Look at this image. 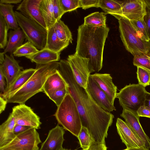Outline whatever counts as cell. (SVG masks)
<instances>
[{
  "label": "cell",
  "mask_w": 150,
  "mask_h": 150,
  "mask_svg": "<svg viewBox=\"0 0 150 150\" xmlns=\"http://www.w3.org/2000/svg\"><path fill=\"white\" fill-rule=\"evenodd\" d=\"M59 62L57 70L67 84L68 93L76 104L82 126L87 129L95 142L105 144L114 115L97 105L86 89L77 83L67 60L61 59Z\"/></svg>",
  "instance_id": "6da1fadb"
},
{
  "label": "cell",
  "mask_w": 150,
  "mask_h": 150,
  "mask_svg": "<svg viewBox=\"0 0 150 150\" xmlns=\"http://www.w3.org/2000/svg\"><path fill=\"white\" fill-rule=\"evenodd\" d=\"M109 28L83 24L78 29L75 53L89 59L88 68L91 73L99 72L103 66V52Z\"/></svg>",
  "instance_id": "7a4b0ae2"
},
{
  "label": "cell",
  "mask_w": 150,
  "mask_h": 150,
  "mask_svg": "<svg viewBox=\"0 0 150 150\" xmlns=\"http://www.w3.org/2000/svg\"><path fill=\"white\" fill-rule=\"evenodd\" d=\"M59 65L58 62L36 64L34 74L23 86L6 98L7 103L25 104L33 96L43 91L46 79L58 69Z\"/></svg>",
  "instance_id": "3957f363"
},
{
  "label": "cell",
  "mask_w": 150,
  "mask_h": 150,
  "mask_svg": "<svg viewBox=\"0 0 150 150\" xmlns=\"http://www.w3.org/2000/svg\"><path fill=\"white\" fill-rule=\"evenodd\" d=\"M109 14L118 20L120 38L126 50L134 57L150 52V41L142 40L130 21L115 14Z\"/></svg>",
  "instance_id": "277c9868"
},
{
  "label": "cell",
  "mask_w": 150,
  "mask_h": 150,
  "mask_svg": "<svg viewBox=\"0 0 150 150\" xmlns=\"http://www.w3.org/2000/svg\"><path fill=\"white\" fill-rule=\"evenodd\" d=\"M54 115L64 129L78 137L82 126L77 107L69 93L57 107Z\"/></svg>",
  "instance_id": "5b68a950"
},
{
  "label": "cell",
  "mask_w": 150,
  "mask_h": 150,
  "mask_svg": "<svg viewBox=\"0 0 150 150\" xmlns=\"http://www.w3.org/2000/svg\"><path fill=\"white\" fill-rule=\"evenodd\" d=\"M19 26L26 40L40 50L45 48L47 38L46 29L36 22L27 18L19 12L15 11Z\"/></svg>",
  "instance_id": "8992f818"
},
{
  "label": "cell",
  "mask_w": 150,
  "mask_h": 150,
  "mask_svg": "<svg viewBox=\"0 0 150 150\" xmlns=\"http://www.w3.org/2000/svg\"><path fill=\"white\" fill-rule=\"evenodd\" d=\"M147 92L145 87L139 83H130L117 93L116 98L123 109L137 113L138 109L144 105Z\"/></svg>",
  "instance_id": "52a82bcc"
},
{
  "label": "cell",
  "mask_w": 150,
  "mask_h": 150,
  "mask_svg": "<svg viewBox=\"0 0 150 150\" xmlns=\"http://www.w3.org/2000/svg\"><path fill=\"white\" fill-rule=\"evenodd\" d=\"M41 143L36 129L30 127L16 136L7 144L0 147V150H39Z\"/></svg>",
  "instance_id": "ba28073f"
},
{
  "label": "cell",
  "mask_w": 150,
  "mask_h": 150,
  "mask_svg": "<svg viewBox=\"0 0 150 150\" xmlns=\"http://www.w3.org/2000/svg\"><path fill=\"white\" fill-rule=\"evenodd\" d=\"M67 60L76 82L80 86L86 89L91 74L88 68L89 59L75 53L69 55Z\"/></svg>",
  "instance_id": "9c48e42d"
},
{
  "label": "cell",
  "mask_w": 150,
  "mask_h": 150,
  "mask_svg": "<svg viewBox=\"0 0 150 150\" xmlns=\"http://www.w3.org/2000/svg\"><path fill=\"white\" fill-rule=\"evenodd\" d=\"M15 118L16 125L34 128H40L42 124L40 117L29 107L25 104L14 106L11 112Z\"/></svg>",
  "instance_id": "30bf717a"
},
{
  "label": "cell",
  "mask_w": 150,
  "mask_h": 150,
  "mask_svg": "<svg viewBox=\"0 0 150 150\" xmlns=\"http://www.w3.org/2000/svg\"><path fill=\"white\" fill-rule=\"evenodd\" d=\"M146 7L144 0L123 1L121 9L112 13L130 21L143 19L146 14Z\"/></svg>",
  "instance_id": "8fae6325"
},
{
  "label": "cell",
  "mask_w": 150,
  "mask_h": 150,
  "mask_svg": "<svg viewBox=\"0 0 150 150\" xmlns=\"http://www.w3.org/2000/svg\"><path fill=\"white\" fill-rule=\"evenodd\" d=\"M90 75L86 89L91 98L97 105L105 111L110 112L116 110V108L110 102L106 94Z\"/></svg>",
  "instance_id": "7c38bea8"
},
{
  "label": "cell",
  "mask_w": 150,
  "mask_h": 150,
  "mask_svg": "<svg viewBox=\"0 0 150 150\" xmlns=\"http://www.w3.org/2000/svg\"><path fill=\"white\" fill-rule=\"evenodd\" d=\"M116 126L117 132L127 148H139L144 146L141 139L125 122L118 118Z\"/></svg>",
  "instance_id": "4fadbf2b"
},
{
  "label": "cell",
  "mask_w": 150,
  "mask_h": 150,
  "mask_svg": "<svg viewBox=\"0 0 150 150\" xmlns=\"http://www.w3.org/2000/svg\"><path fill=\"white\" fill-rule=\"evenodd\" d=\"M41 1L23 0L17 7L16 10L26 17L36 22L47 30L45 23L40 10Z\"/></svg>",
  "instance_id": "5bb4252c"
},
{
  "label": "cell",
  "mask_w": 150,
  "mask_h": 150,
  "mask_svg": "<svg viewBox=\"0 0 150 150\" xmlns=\"http://www.w3.org/2000/svg\"><path fill=\"white\" fill-rule=\"evenodd\" d=\"M23 69V67L19 65L18 62L14 58L13 54H11L10 55L5 54V60L3 64L0 65V70L4 75L6 83V92Z\"/></svg>",
  "instance_id": "9a60e30c"
},
{
  "label": "cell",
  "mask_w": 150,
  "mask_h": 150,
  "mask_svg": "<svg viewBox=\"0 0 150 150\" xmlns=\"http://www.w3.org/2000/svg\"><path fill=\"white\" fill-rule=\"evenodd\" d=\"M65 133L62 127L58 124L50 129L45 140L42 143L39 150H61L64 139Z\"/></svg>",
  "instance_id": "2e32d148"
},
{
  "label": "cell",
  "mask_w": 150,
  "mask_h": 150,
  "mask_svg": "<svg viewBox=\"0 0 150 150\" xmlns=\"http://www.w3.org/2000/svg\"><path fill=\"white\" fill-rule=\"evenodd\" d=\"M120 116L130 126L142 141L144 146L150 149V138L146 134L139 122V117L137 114L129 110L123 109Z\"/></svg>",
  "instance_id": "e0dca14e"
},
{
  "label": "cell",
  "mask_w": 150,
  "mask_h": 150,
  "mask_svg": "<svg viewBox=\"0 0 150 150\" xmlns=\"http://www.w3.org/2000/svg\"><path fill=\"white\" fill-rule=\"evenodd\" d=\"M90 76L105 93L110 102L114 105V100L116 98L117 88L113 83L110 75L96 73Z\"/></svg>",
  "instance_id": "ac0fdd59"
},
{
  "label": "cell",
  "mask_w": 150,
  "mask_h": 150,
  "mask_svg": "<svg viewBox=\"0 0 150 150\" xmlns=\"http://www.w3.org/2000/svg\"><path fill=\"white\" fill-rule=\"evenodd\" d=\"M16 124L15 118L11 112L0 126V147L7 144L15 137L13 129Z\"/></svg>",
  "instance_id": "d6986e66"
},
{
  "label": "cell",
  "mask_w": 150,
  "mask_h": 150,
  "mask_svg": "<svg viewBox=\"0 0 150 150\" xmlns=\"http://www.w3.org/2000/svg\"><path fill=\"white\" fill-rule=\"evenodd\" d=\"M57 69L47 78L44 84L43 91L47 96L56 91L67 88L65 81Z\"/></svg>",
  "instance_id": "ffe728a7"
},
{
  "label": "cell",
  "mask_w": 150,
  "mask_h": 150,
  "mask_svg": "<svg viewBox=\"0 0 150 150\" xmlns=\"http://www.w3.org/2000/svg\"><path fill=\"white\" fill-rule=\"evenodd\" d=\"M60 53L53 52L45 48L25 57L36 64H45L53 62H57L60 58Z\"/></svg>",
  "instance_id": "44dd1931"
},
{
  "label": "cell",
  "mask_w": 150,
  "mask_h": 150,
  "mask_svg": "<svg viewBox=\"0 0 150 150\" xmlns=\"http://www.w3.org/2000/svg\"><path fill=\"white\" fill-rule=\"evenodd\" d=\"M8 40L4 52L5 54L8 52L13 53L18 47L23 44L25 38V35L21 28L19 27L14 30H11L8 34Z\"/></svg>",
  "instance_id": "7402d4cb"
},
{
  "label": "cell",
  "mask_w": 150,
  "mask_h": 150,
  "mask_svg": "<svg viewBox=\"0 0 150 150\" xmlns=\"http://www.w3.org/2000/svg\"><path fill=\"white\" fill-rule=\"evenodd\" d=\"M36 69L29 68L22 71L15 80L9 89L2 95L6 98L23 86L31 77Z\"/></svg>",
  "instance_id": "603a6c76"
},
{
  "label": "cell",
  "mask_w": 150,
  "mask_h": 150,
  "mask_svg": "<svg viewBox=\"0 0 150 150\" xmlns=\"http://www.w3.org/2000/svg\"><path fill=\"white\" fill-rule=\"evenodd\" d=\"M47 31L45 48L57 53L61 52L66 48L69 43L61 41L58 37L54 26Z\"/></svg>",
  "instance_id": "cb8c5ba5"
},
{
  "label": "cell",
  "mask_w": 150,
  "mask_h": 150,
  "mask_svg": "<svg viewBox=\"0 0 150 150\" xmlns=\"http://www.w3.org/2000/svg\"><path fill=\"white\" fill-rule=\"evenodd\" d=\"M40 8L47 30L53 26L56 21L54 15L52 0H42Z\"/></svg>",
  "instance_id": "d4e9b609"
},
{
  "label": "cell",
  "mask_w": 150,
  "mask_h": 150,
  "mask_svg": "<svg viewBox=\"0 0 150 150\" xmlns=\"http://www.w3.org/2000/svg\"><path fill=\"white\" fill-rule=\"evenodd\" d=\"M13 5L0 3V14L4 18L9 29L16 30L19 27L15 12Z\"/></svg>",
  "instance_id": "484cf974"
},
{
  "label": "cell",
  "mask_w": 150,
  "mask_h": 150,
  "mask_svg": "<svg viewBox=\"0 0 150 150\" xmlns=\"http://www.w3.org/2000/svg\"><path fill=\"white\" fill-rule=\"evenodd\" d=\"M54 27L58 37L61 41L72 43L73 38L71 33L63 21L61 19L57 21Z\"/></svg>",
  "instance_id": "4316f807"
},
{
  "label": "cell",
  "mask_w": 150,
  "mask_h": 150,
  "mask_svg": "<svg viewBox=\"0 0 150 150\" xmlns=\"http://www.w3.org/2000/svg\"><path fill=\"white\" fill-rule=\"evenodd\" d=\"M106 17L103 12H99L91 13L84 18V25L96 27H105Z\"/></svg>",
  "instance_id": "83f0119b"
},
{
  "label": "cell",
  "mask_w": 150,
  "mask_h": 150,
  "mask_svg": "<svg viewBox=\"0 0 150 150\" xmlns=\"http://www.w3.org/2000/svg\"><path fill=\"white\" fill-rule=\"evenodd\" d=\"M123 1L112 0H99V7L107 14L114 13L121 8Z\"/></svg>",
  "instance_id": "f1b7e54d"
},
{
  "label": "cell",
  "mask_w": 150,
  "mask_h": 150,
  "mask_svg": "<svg viewBox=\"0 0 150 150\" xmlns=\"http://www.w3.org/2000/svg\"><path fill=\"white\" fill-rule=\"evenodd\" d=\"M39 51L31 42L28 41L17 48L13 53L17 57H26L32 54Z\"/></svg>",
  "instance_id": "f546056e"
},
{
  "label": "cell",
  "mask_w": 150,
  "mask_h": 150,
  "mask_svg": "<svg viewBox=\"0 0 150 150\" xmlns=\"http://www.w3.org/2000/svg\"><path fill=\"white\" fill-rule=\"evenodd\" d=\"M77 138L83 150L88 149L94 141L87 129L83 126Z\"/></svg>",
  "instance_id": "4dcf8cb0"
},
{
  "label": "cell",
  "mask_w": 150,
  "mask_h": 150,
  "mask_svg": "<svg viewBox=\"0 0 150 150\" xmlns=\"http://www.w3.org/2000/svg\"><path fill=\"white\" fill-rule=\"evenodd\" d=\"M144 40L150 41L146 25L143 19L130 21Z\"/></svg>",
  "instance_id": "1f68e13d"
},
{
  "label": "cell",
  "mask_w": 150,
  "mask_h": 150,
  "mask_svg": "<svg viewBox=\"0 0 150 150\" xmlns=\"http://www.w3.org/2000/svg\"><path fill=\"white\" fill-rule=\"evenodd\" d=\"M133 63L134 66L143 68L150 73V52L134 57Z\"/></svg>",
  "instance_id": "d6a6232c"
},
{
  "label": "cell",
  "mask_w": 150,
  "mask_h": 150,
  "mask_svg": "<svg viewBox=\"0 0 150 150\" xmlns=\"http://www.w3.org/2000/svg\"><path fill=\"white\" fill-rule=\"evenodd\" d=\"M9 29L2 16L0 14V48L4 49L8 43V31Z\"/></svg>",
  "instance_id": "836d02e7"
},
{
  "label": "cell",
  "mask_w": 150,
  "mask_h": 150,
  "mask_svg": "<svg viewBox=\"0 0 150 150\" xmlns=\"http://www.w3.org/2000/svg\"><path fill=\"white\" fill-rule=\"evenodd\" d=\"M137 77L139 84L145 87L150 84V73L145 69L137 67Z\"/></svg>",
  "instance_id": "e575fe53"
},
{
  "label": "cell",
  "mask_w": 150,
  "mask_h": 150,
  "mask_svg": "<svg viewBox=\"0 0 150 150\" xmlns=\"http://www.w3.org/2000/svg\"><path fill=\"white\" fill-rule=\"evenodd\" d=\"M59 2L64 13L80 7V0H59Z\"/></svg>",
  "instance_id": "d590c367"
},
{
  "label": "cell",
  "mask_w": 150,
  "mask_h": 150,
  "mask_svg": "<svg viewBox=\"0 0 150 150\" xmlns=\"http://www.w3.org/2000/svg\"><path fill=\"white\" fill-rule=\"evenodd\" d=\"M68 93L67 88L56 91L48 97L55 104L57 107L62 103Z\"/></svg>",
  "instance_id": "8d00e7d4"
},
{
  "label": "cell",
  "mask_w": 150,
  "mask_h": 150,
  "mask_svg": "<svg viewBox=\"0 0 150 150\" xmlns=\"http://www.w3.org/2000/svg\"><path fill=\"white\" fill-rule=\"evenodd\" d=\"M54 18L57 21L60 19L64 13L62 8L59 0H52Z\"/></svg>",
  "instance_id": "74e56055"
},
{
  "label": "cell",
  "mask_w": 150,
  "mask_h": 150,
  "mask_svg": "<svg viewBox=\"0 0 150 150\" xmlns=\"http://www.w3.org/2000/svg\"><path fill=\"white\" fill-rule=\"evenodd\" d=\"M99 0H80V7L85 10L92 7L98 8Z\"/></svg>",
  "instance_id": "f35d334b"
},
{
  "label": "cell",
  "mask_w": 150,
  "mask_h": 150,
  "mask_svg": "<svg viewBox=\"0 0 150 150\" xmlns=\"http://www.w3.org/2000/svg\"><path fill=\"white\" fill-rule=\"evenodd\" d=\"M137 114L139 117L150 118V108L145 105L142 106L138 110Z\"/></svg>",
  "instance_id": "ab89813d"
},
{
  "label": "cell",
  "mask_w": 150,
  "mask_h": 150,
  "mask_svg": "<svg viewBox=\"0 0 150 150\" xmlns=\"http://www.w3.org/2000/svg\"><path fill=\"white\" fill-rule=\"evenodd\" d=\"M86 150H107V147L105 144L98 143L93 141Z\"/></svg>",
  "instance_id": "60d3db41"
},
{
  "label": "cell",
  "mask_w": 150,
  "mask_h": 150,
  "mask_svg": "<svg viewBox=\"0 0 150 150\" xmlns=\"http://www.w3.org/2000/svg\"><path fill=\"white\" fill-rule=\"evenodd\" d=\"M5 78L1 70H0V94L4 95L6 92V83Z\"/></svg>",
  "instance_id": "b9f144b4"
},
{
  "label": "cell",
  "mask_w": 150,
  "mask_h": 150,
  "mask_svg": "<svg viewBox=\"0 0 150 150\" xmlns=\"http://www.w3.org/2000/svg\"><path fill=\"white\" fill-rule=\"evenodd\" d=\"M146 15L144 19L147 27L148 36L150 40V7L146 6Z\"/></svg>",
  "instance_id": "7bdbcfd3"
},
{
  "label": "cell",
  "mask_w": 150,
  "mask_h": 150,
  "mask_svg": "<svg viewBox=\"0 0 150 150\" xmlns=\"http://www.w3.org/2000/svg\"><path fill=\"white\" fill-rule=\"evenodd\" d=\"M30 127H31L16 124L13 129L14 133L16 135L25 131Z\"/></svg>",
  "instance_id": "ee69618b"
},
{
  "label": "cell",
  "mask_w": 150,
  "mask_h": 150,
  "mask_svg": "<svg viewBox=\"0 0 150 150\" xmlns=\"http://www.w3.org/2000/svg\"><path fill=\"white\" fill-rule=\"evenodd\" d=\"M8 103L6 99L2 95H0V113L4 111Z\"/></svg>",
  "instance_id": "f6af8a7d"
},
{
  "label": "cell",
  "mask_w": 150,
  "mask_h": 150,
  "mask_svg": "<svg viewBox=\"0 0 150 150\" xmlns=\"http://www.w3.org/2000/svg\"><path fill=\"white\" fill-rule=\"evenodd\" d=\"M22 1V0H0V3L10 4H17L21 3Z\"/></svg>",
  "instance_id": "bcb514c9"
},
{
  "label": "cell",
  "mask_w": 150,
  "mask_h": 150,
  "mask_svg": "<svg viewBox=\"0 0 150 150\" xmlns=\"http://www.w3.org/2000/svg\"><path fill=\"white\" fill-rule=\"evenodd\" d=\"M144 105L150 108V93L148 92L146 93Z\"/></svg>",
  "instance_id": "7dc6e473"
},
{
  "label": "cell",
  "mask_w": 150,
  "mask_h": 150,
  "mask_svg": "<svg viewBox=\"0 0 150 150\" xmlns=\"http://www.w3.org/2000/svg\"><path fill=\"white\" fill-rule=\"evenodd\" d=\"M123 150H149V149L143 146L140 147L126 148Z\"/></svg>",
  "instance_id": "c3c4849f"
},
{
  "label": "cell",
  "mask_w": 150,
  "mask_h": 150,
  "mask_svg": "<svg viewBox=\"0 0 150 150\" xmlns=\"http://www.w3.org/2000/svg\"><path fill=\"white\" fill-rule=\"evenodd\" d=\"M5 58V54L4 52L0 53V65L3 64L4 62Z\"/></svg>",
  "instance_id": "681fc988"
},
{
  "label": "cell",
  "mask_w": 150,
  "mask_h": 150,
  "mask_svg": "<svg viewBox=\"0 0 150 150\" xmlns=\"http://www.w3.org/2000/svg\"><path fill=\"white\" fill-rule=\"evenodd\" d=\"M144 1L146 5L150 7V0H144Z\"/></svg>",
  "instance_id": "f907efd6"
},
{
  "label": "cell",
  "mask_w": 150,
  "mask_h": 150,
  "mask_svg": "<svg viewBox=\"0 0 150 150\" xmlns=\"http://www.w3.org/2000/svg\"><path fill=\"white\" fill-rule=\"evenodd\" d=\"M71 150V149H65V148H63L62 150ZM76 150V149H75V150ZM83 150V149L82 150Z\"/></svg>",
  "instance_id": "816d5d0a"
}]
</instances>
